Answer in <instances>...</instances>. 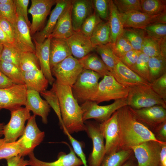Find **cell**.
Segmentation results:
<instances>
[{
  "label": "cell",
  "mask_w": 166,
  "mask_h": 166,
  "mask_svg": "<svg viewBox=\"0 0 166 166\" xmlns=\"http://www.w3.org/2000/svg\"><path fill=\"white\" fill-rule=\"evenodd\" d=\"M117 111L121 149H131L134 146L149 140L163 142L158 140L152 131L136 119L128 106H123Z\"/></svg>",
  "instance_id": "obj_1"
},
{
  "label": "cell",
  "mask_w": 166,
  "mask_h": 166,
  "mask_svg": "<svg viewBox=\"0 0 166 166\" xmlns=\"http://www.w3.org/2000/svg\"><path fill=\"white\" fill-rule=\"evenodd\" d=\"M52 89L56 93L59 99L63 125L70 134L85 130L83 120V111L72 93V87L60 85L55 81Z\"/></svg>",
  "instance_id": "obj_2"
},
{
  "label": "cell",
  "mask_w": 166,
  "mask_h": 166,
  "mask_svg": "<svg viewBox=\"0 0 166 166\" xmlns=\"http://www.w3.org/2000/svg\"><path fill=\"white\" fill-rule=\"evenodd\" d=\"M101 77L96 72L83 69L71 87L73 96L79 104L91 101L97 91Z\"/></svg>",
  "instance_id": "obj_3"
},
{
  "label": "cell",
  "mask_w": 166,
  "mask_h": 166,
  "mask_svg": "<svg viewBox=\"0 0 166 166\" xmlns=\"http://www.w3.org/2000/svg\"><path fill=\"white\" fill-rule=\"evenodd\" d=\"M127 100V105L134 109L155 105H161L166 109V103L153 91L150 85L129 89Z\"/></svg>",
  "instance_id": "obj_4"
},
{
  "label": "cell",
  "mask_w": 166,
  "mask_h": 166,
  "mask_svg": "<svg viewBox=\"0 0 166 166\" xmlns=\"http://www.w3.org/2000/svg\"><path fill=\"white\" fill-rule=\"evenodd\" d=\"M129 89L117 81L111 75L103 77L91 101L98 104L104 101L127 98Z\"/></svg>",
  "instance_id": "obj_5"
},
{
  "label": "cell",
  "mask_w": 166,
  "mask_h": 166,
  "mask_svg": "<svg viewBox=\"0 0 166 166\" xmlns=\"http://www.w3.org/2000/svg\"><path fill=\"white\" fill-rule=\"evenodd\" d=\"M126 105L127 98L117 100L110 104L104 106L99 105L94 101H88L80 106L83 111L84 121L93 119L101 123L109 119L119 109Z\"/></svg>",
  "instance_id": "obj_6"
},
{
  "label": "cell",
  "mask_w": 166,
  "mask_h": 166,
  "mask_svg": "<svg viewBox=\"0 0 166 166\" xmlns=\"http://www.w3.org/2000/svg\"><path fill=\"white\" fill-rule=\"evenodd\" d=\"M83 69L78 59L71 55L53 66L51 72L57 83L72 87Z\"/></svg>",
  "instance_id": "obj_7"
},
{
  "label": "cell",
  "mask_w": 166,
  "mask_h": 166,
  "mask_svg": "<svg viewBox=\"0 0 166 166\" xmlns=\"http://www.w3.org/2000/svg\"><path fill=\"white\" fill-rule=\"evenodd\" d=\"M85 131L92 140L93 148L88 160V166H100L105 155V143L99 123L91 121H84Z\"/></svg>",
  "instance_id": "obj_8"
},
{
  "label": "cell",
  "mask_w": 166,
  "mask_h": 166,
  "mask_svg": "<svg viewBox=\"0 0 166 166\" xmlns=\"http://www.w3.org/2000/svg\"><path fill=\"white\" fill-rule=\"evenodd\" d=\"M166 143L149 140L132 147L137 166H159L161 146Z\"/></svg>",
  "instance_id": "obj_9"
},
{
  "label": "cell",
  "mask_w": 166,
  "mask_h": 166,
  "mask_svg": "<svg viewBox=\"0 0 166 166\" xmlns=\"http://www.w3.org/2000/svg\"><path fill=\"white\" fill-rule=\"evenodd\" d=\"M11 117L8 123L4 126L3 138L6 142H13L22 135L25 124L31 116L30 111L25 107H20L10 111Z\"/></svg>",
  "instance_id": "obj_10"
},
{
  "label": "cell",
  "mask_w": 166,
  "mask_h": 166,
  "mask_svg": "<svg viewBox=\"0 0 166 166\" xmlns=\"http://www.w3.org/2000/svg\"><path fill=\"white\" fill-rule=\"evenodd\" d=\"M36 116H31L24 132L17 141L22 149L20 156L22 157L28 155L33 152L34 148L43 140L45 136L44 132L41 131L38 128L36 121Z\"/></svg>",
  "instance_id": "obj_11"
},
{
  "label": "cell",
  "mask_w": 166,
  "mask_h": 166,
  "mask_svg": "<svg viewBox=\"0 0 166 166\" xmlns=\"http://www.w3.org/2000/svg\"><path fill=\"white\" fill-rule=\"evenodd\" d=\"M128 107L136 119L152 132L166 121V109L162 106L155 105L138 109Z\"/></svg>",
  "instance_id": "obj_12"
},
{
  "label": "cell",
  "mask_w": 166,
  "mask_h": 166,
  "mask_svg": "<svg viewBox=\"0 0 166 166\" xmlns=\"http://www.w3.org/2000/svg\"><path fill=\"white\" fill-rule=\"evenodd\" d=\"M27 89L25 85L17 84L0 88V111L5 109L10 112L25 106Z\"/></svg>",
  "instance_id": "obj_13"
},
{
  "label": "cell",
  "mask_w": 166,
  "mask_h": 166,
  "mask_svg": "<svg viewBox=\"0 0 166 166\" xmlns=\"http://www.w3.org/2000/svg\"><path fill=\"white\" fill-rule=\"evenodd\" d=\"M100 129L105 140V154L120 149V140L117 111L106 121L99 123Z\"/></svg>",
  "instance_id": "obj_14"
},
{
  "label": "cell",
  "mask_w": 166,
  "mask_h": 166,
  "mask_svg": "<svg viewBox=\"0 0 166 166\" xmlns=\"http://www.w3.org/2000/svg\"><path fill=\"white\" fill-rule=\"evenodd\" d=\"M17 18L13 25L14 32L13 46L22 52L35 54V47L32 41L30 28L22 15L16 10Z\"/></svg>",
  "instance_id": "obj_15"
},
{
  "label": "cell",
  "mask_w": 166,
  "mask_h": 166,
  "mask_svg": "<svg viewBox=\"0 0 166 166\" xmlns=\"http://www.w3.org/2000/svg\"><path fill=\"white\" fill-rule=\"evenodd\" d=\"M57 0H31L28 10L32 17L30 27L31 36H33L43 25L52 6Z\"/></svg>",
  "instance_id": "obj_16"
},
{
  "label": "cell",
  "mask_w": 166,
  "mask_h": 166,
  "mask_svg": "<svg viewBox=\"0 0 166 166\" xmlns=\"http://www.w3.org/2000/svg\"><path fill=\"white\" fill-rule=\"evenodd\" d=\"M110 75L120 84L129 89L135 86L150 85V83L141 77L120 61Z\"/></svg>",
  "instance_id": "obj_17"
},
{
  "label": "cell",
  "mask_w": 166,
  "mask_h": 166,
  "mask_svg": "<svg viewBox=\"0 0 166 166\" xmlns=\"http://www.w3.org/2000/svg\"><path fill=\"white\" fill-rule=\"evenodd\" d=\"M69 147L70 152L68 154L61 152L58 153L57 159L51 162L42 161L37 158L33 152L28 154L29 165L30 166H80L83 164L75 154L73 148L66 142H64Z\"/></svg>",
  "instance_id": "obj_18"
},
{
  "label": "cell",
  "mask_w": 166,
  "mask_h": 166,
  "mask_svg": "<svg viewBox=\"0 0 166 166\" xmlns=\"http://www.w3.org/2000/svg\"><path fill=\"white\" fill-rule=\"evenodd\" d=\"M25 107L31 111L33 115L42 118V122L46 124L50 107L47 102L40 97V93L34 90L27 89Z\"/></svg>",
  "instance_id": "obj_19"
},
{
  "label": "cell",
  "mask_w": 166,
  "mask_h": 166,
  "mask_svg": "<svg viewBox=\"0 0 166 166\" xmlns=\"http://www.w3.org/2000/svg\"><path fill=\"white\" fill-rule=\"evenodd\" d=\"M71 1L70 0H57L55 6L51 12L46 24L40 31L33 36V40L41 43L49 37L54 28L60 15Z\"/></svg>",
  "instance_id": "obj_20"
},
{
  "label": "cell",
  "mask_w": 166,
  "mask_h": 166,
  "mask_svg": "<svg viewBox=\"0 0 166 166\" xmlns=\"http://www.w3.org/2000/svg\"><path fill=\"white\" fill-rule=\"evenodd\" d=\"M71 18L74 32L80 31L86 19L93 12L92 0H73L72 1Z\"/></svg>",
  "instance_id": "obj_21"
},
{
  "label": "cell",
  "mask_w": 166,
  "mask_h": 166,
  "mask_svg": "<svg viewBox=\"0 0 166 166\" xmlns=\"http://www.w3.org/2000/svg\"><path fill=\"white\" fill-rule=\"evenodd\" d=\"M161 14L152 15L137 11L120 13L124 28L140 29H143L151 24L158 23V18Z\"/></svg>",
  "instance_id": "obj_22"
},
{
  "label": "cell",
  "mask_w": 166,
  "mask_h": 166,
  "mask_svg": "<svg viewBox=\"0 0 166 166\" xmlns=\"http://www.w3.org/2000/svg\"><path fill=\"white\" fill-rule=\"evenodd\" d=\"M66 40L72 56L78 60L94 50V47L90 38L84 35L80 31L74 32Z\"/></svg>",
  "instance_id": "obj_23"
},
{
  "label": "cell",
  "mask_w": 166,
  "mask_h": 166,
  "mask_svg": "<svg viewBox=\"0 0 166 166\" xmlns=\"http://www.w3.org/2000/svg\"><path fill=\"white\" fill-rule=\"evenodd\" d=\"M51 38L49 37L43 42L39 43L34 40L35 54L39 61L40 69L52 85L55 79L52 76L50 65L49 44Z\"/></svg>",
  "instance_id": "obj_24"
},
{
  "label": "cell",
  "mask_w": 166,
  "mask_h": 166,
  "mask_svg": "<svg viewBox=\"0 0 166 166\" xmlns=\"http://www.w3.org/2000/svg\"><path fill=\"white\" fill-rule=\"evenodd\" d=\"M72 1L59 17L54 28L49 36L50 38L66 39L74 33L71 15Z\"/></svg>",
  "instance_id": "obj_25"
},
{
  "label": "cell",
  "mask_w": 166,
  "mask_h": 166,
  "mask_svg": "<svg viewBox=\"0 0 166 166\" xmlns=\"http://www.w3.org/2000/svg\"><path fill=\"white\" fill-rule=\"evenodd\" d=\"M72 55L66 39L51 38L49 44L50 65L51 69L67 57Z\"/></svg>",
  "instance_id": "obj_26"
},
{
  "label": "cell",
  "mask_w": 166,
  "mask_h": 166,
  "mask_svg": "<svg viewBox=\"0 0 166 166\" xmlns=\"http://www.w3.org/2000/svg\"><path fill=\"white\" fill-rule=\"evenodd\" d=\"M23 76L27 89L34 90L39 93L46 90L49 81L41 69L23 72Z\"/></svg>",
  "instance_id": "obj_27"
},
{
  "label": "cell",
  "mask_w": 166,
  "mask_h": 166,
  "mask_svg": "<svg viewBox=\"0 0 166 166\" xmlns=\"http://www.w3.org/2000/svg\"><path fill=\"white\" fill-rule=\"evenodd\" d=\"M140 51L149 57L160 56L166 57V38L158 39L147 36Z\"/></svg>",
  "instance_id": "obj_28"
},
{
  "label": "cell",
  "mask_w": 166,
  "mask_h": 166,
  "mask_svg": "<svg viewBox=\"0 0 166 166\" xmlns=\"http://www.w3.org/2000/svg\"><path fill=\"white\" fill-rule=\"evenodd\" d=\"M78 60L83 69L96 72L101 77L110 75L108 69L101 58L94 53H91Z\"/></svg>",
  "instance_id": "obj_29"
},
{
  "label": "cell",
  "mask_w": 166,
  "mask_h": 166,
  "mask_svg": "<svg viewBox=\"0 0 166 166\" xmlns=\"http://www.w3.org/2000/svg\"><path fill=\"white\" fill-rule=\"evenodd\" d=\"M109 15L108 22L111 37V43L113 44L117 38L122 34L124 27L120 13L112 0H108Z\"/></svg>",
  "instance_id": "obj_30"
},
{
  "label": "cell",
  "mask_w": 166,
  "mask_h": 166,
  "mask_svg": "<svg viewBox=\"0 0 166 166\" xmlns=\"http://www.w3.org/2000/svg\"><path fill=\"white\" fill-rule=\"evenodd\" d=\"M94 50L100 55L110 73L112 72L120 61L114 52L112 44L110 43L96 46L94 47Z\"/></svg>",
  "instance_id": "obj_31"
},
{
  "label": "cell",
  "mask_w": 166,
  "mask_h": 166,
  "mask_svg": "<svg viewBox=\"0 0 166 166\" xmlns=\"http://www.w3.org/2000/svg\"><path fill=\"white\" fill-rule=\"evenodd\" d=\"M90 39L94 47L111 43V34L108 21H102L99 23L94 30Z\"/></svg>",
  "instance_id": "obj_32"
},
{
  "label": "cell",
  "mask_w": 166,
  "mask_h": 166,
  "mask_svg": "<svg viewBox=\"0 0 166 166\" xmlns=\"http://www.w3.org/2000/svg\"><path fill=\"white\" fill-rule=\"evenodd\" d=\"M131 149H120L105 154L100 166H122L133 155Z\"/></svg>",
  "instance_id": "obj_33"
},
{
  "label": "cell",
  "mask_w": 166,
  "mask_h": 166,
  "mask_svg": "<svg viewBox=\"0 0 166 166\" xmlns=\"http://www.w3.org/2000/svg\"><path fill=\"white\" fill-rule=\"evenodd\" d=\"M122 34L131 44L133 49L140 51L144 40L147 36L142 29L124 28Z\"/></svg>",
  "instance_id": "obj_34"
},
{
  "label": "cell",
  "mask_w": 166,
  "mask_h": 166,
  "mask_svg": "<svg viewBox=\"0 0 166 166\" xmlns=\"http://www.w3.org/2000/svg\"><path fill=\"white\" fill-rule=\"evenodd\" d=\"M148 66L151 83L166 73V57L162 56L149 57Z\"/></svg>",
  "instance_id": "obj_35"
},
{
  "label": "cell",
  "mask_w": 166,
  "mask_h": 166,
  "mask_svg": "<svg viewBox=\"0 0 166 166\" xmlns=\"http://www.w3.org/2000/svg\"><path fill=\"white\" fill-rule=\"evenodd\" d=\"M0 70L14 84L25 85L22 71L14 65L0 60Z\"/></svg>",
  "instance_id": "obj_36"
},
{
  "label": "cell",
  "mask_w": 166,
  "mask_h": 166,
  "mask_svg": "<svg viewBox=\"0 0 166 166\" xmlns=\"http://www.w3.org/2000/svg\"><path fill=\"white\" fill-rule=\"evenodd\" d=\"M166 1L164 0H140L142 12L152 15L166 12Z\"/></svg>",
  "instance_id": "obj_37"
},
{
  "label": "cell",
  "mask_w": 166,
  "mask_h": 166,
  "mask_svg": "<svg viewBox=\"0 0 166 166\" xmlns=\"http://www.w3.org/2000/svg\"><path fill=\"white\" fill-rule=\"evenodd\" d=\"M22 151V147L17 141L8 143L3 138H0V160L20 156Z\"/></svg>",
  "instance_id": "obj_38"
},
{
  "label": "cell",
  "mask_w": 166,
  "mask_h": 166,
  "mask_svg": "<svg viewBox=\"0 0 166 166\" xmlns=\"http://www.w3.org/2000/svg\"><path fill=\"white\" fill-rule=\"evenodd\" d=\"M20 67L23 72L40 69L39 63L35 54L29 52L21 53Z\"/></svg>",
  "instance_id": "obj_39"
},
{
  "label": "cell",
  "mask_w": 166,
  "mask_h": 166,
  "mask_svg": "<svg viewBox=\"0 0 166 166\" xmlns=\"http://www.w3.org/2000/svg\"><path fill=\"white\" fill-rule=\"evenodd\" d=\"M21 52L11 44L3 45L0 56V60L12 64L20 68V61Z\"/></svg>",
  "instance_id": "obj_40"
},
{
  "label": "cell",
  "mask_w": 166,
  "mask_h": 166,
  "mask_svg": "<svg viewBox=\"0 0 166 166\" xmlns=\"http://www.w3.org/2000/svg\"><path fill=\"white\" fill-rule=\"evenodd\" d=\"M149 57L141 52L134 65L130 69L150 83L148 62Z\"/></svg>",
  "instance_id": "obj_41"
},
{
  "label": "cell",
  "mask_w": 166,
  "mask_h": 166,
  "mask_svg": "<svg viewBox=\"0 0 166 166\" xmlns=\"http://www.w3.org/2000/svg\"><path fill=\"white\" fill-rule=\"evenodd\" d=\"M48 103L53 110L59 120L61 128L63 124L61 118L60 106L58 96L55 91L52 88L51 89L40 93Z\"/></svg>",
  "instance_id": "obj_42"
},
{
  "label": "cell",
  "mask_w": 166,
  "mask_h": 166,
  "mask_svg": "<svg viewBox=\"0 0 166 166\" xmlns=\"http://www.w3.org/2000/svg\"><path fill=\"white\" fill-rule=\"evenodd\" d=\"M120 14L137 11L142 12L140 0H113Z\"/></svg>",
  "instance_id": "obj_43"
},
{
  "label": "cell",
  "mask_w": 166,
  "mask_h": 166,
  "mask_svg": "<svg viewBox=\"0 0 166 166\" xmlns=\"http://www.w3.org/2000/svg\"><path fill=\"white\" fill-rule=\"evenodd\" d=\"M102 21L94 11L84 22L80 31L90 38L95 27Z\"/></svg>",
  "instance_id": "obj_44"
},
{
  "label": "cell",
  "mask_w": 166,
  "mask_h": 166,
  "mask_svg": "<svg viewBox=\"0 0 166 166\" xmlns=\"http://www.w3.org/2000/svg\"><path fill=\"white\" fill-rule=\"evenodd\" d=\"M142 29L148 36L158 39L166 38V24L154 23Z\"/></svg>",
  "instance_id": "obj_45"
},
{
  "label": "cell",
  "mask_w": 166,
  "mask_h": 166,
  "mask_svg": "<svg viewBox=\"0 0 166 166\" xmlns=\"http://www.w3.org/2000/svg\"><path fill=\"white\" fill-rule=\"evenodd\" d=\"M112 45L115 54L119 58L128 52L133 49L129 41L122 34Z\"/></svg>",
  "instance_id": "obj_46"
},
{
  "label": "cell",
  "mask_w": 166,
  "mask_h": 166,
  "mask_svg": "<svg viewBox=\"0 0 166 166\" xmlns=\"http://www.w3.org/2000/svg\"><path fill=\"white\" fill-rule=\"evenodd\" d=\"M94 11L102 20L107 21L109 15L108 0H92Z\"/></svg>",
  "instance_id": "obj_47"
},
{
  "label": "cell",
  "mask_w": 166,
  "mask_h": 166,
  "mask_svg": "<svg viewBox=\"0 0 166 166\" xmlns=\"http://www.w3.org/2000/svg\"><path fill=\"white\" fill-rule=\"evenodd\" d=\"M153 91L166 103V73L150 84Z\"/></svg>",
  "instance_id": "obj_48"
},
{
  "label": "cell",
  "mask_w": 166,
  "mask_h": 166,
  "mask_svg": "<svg viewBox=\"0 0 166 166\" xmlns=\"http://www.w3.org/2000/svg\"><path fill=\"white\" fill-rule=\"evenodd\" d=\"M63 130L67 136L75 154L81 160L84 166H88L86 156L82 149V143L75 139L65 128Z\"/></svg>",
  "instance_id": "obj_49"
},
{
  "label": "cell",
  "mask_w": 166,
  "mask_h": 166,
  "mask_svg": "<svg viewBox=\"0 0 166 166\" xmlns=\"http://www.w3.org/2000/svg\"><path fill=\"white\" fill-rule=\"evenodd\" d=\"M0 17L5 18L12 25L15 23L17 14L14 2L9 4H0Z\"/></svg>",
  "instance_id": "obj_50"
},
{
  "label": "cell",
  "mask_w": 166,
  "mask_h": 166,
  "mask_svg": "<svg viewBox=\"0 0 166 166\" xmlns=\"http://www.w3.org/2000/svg\"><path fill=\"white\" fill-rule=\"evenodd\" d=\"M141 53L140 51L132 49L121 57L119 58L120 60L125 65L130 68L136 63Z\"/></svg>",
  "instance_id": "obj_51"
},
{
  "label": "cell",
  "mask_w": 166,
  "mask_h": 166,
  "mask_svg": "<svg viewBox=\"0 0 166 166\" xmlns=\"http://www.w3.org/2000/svg\"><path fill=\"white\" fill-rule=\"evenodd\" d=\"M0 27L6 34L13 45L14 37L13 25L5 18L0 17Z\"/></svg>",
  "instance_id": "obj_52"
},
{
  "label": "cell",
  "mask_w": 166,
  "mask_h": 166,
  "mask_svg": "<svg viewBox=\"0 0 166 166\" xmlns=\"http://www.w3.org/2000/svg\"><path fill=\"white\" fill-rule=\"evenodd\" d=\"M16 10L19 12L30 28V23L28 16L27 8L29 0H14Z\"/></svg>",
  "instance_id": "obj_53"
},
{
  "label": "cell",
  "mask_w": 166,
  "mask_h": 166,
  "mask_svg": "<svg viewBox=\"0 0 166 166\" xmlns=\"http://www.w3.org/2000/svg\"><path fill=\"white\" fill-rule=\"evenodd\" d=\"M152 132L158 140L166 142V121L157 126Z\"/></svg>",
  "instance_id": "obj_54"
},
{
  "label": "cell",
  "mask_w": 166,
  "mask_h": 166,
  "mask_svg": "<svg viewBox=\"0 0 166 166\" xmlns=\"http://www.w3.org/2000/svg\"><path fill=\"white\" fill-rule=\"evenodd\" d=\"M7 166H26L29 165L28 160L24 159L19 155L6 160Z\"/></svg>",
  "instance_id": "obj_55"
},
{
  "label": "cell",
  "mask_w": 166,
  "mask_h": 166,
  "mask_svg": "<svg viewBox=\"0 0 166 166\" xmlns=\"http://www.w3.org/2000/svg\"><path fill=\"white\" fill-rule=\"evenodd\" d=\"M15 84L0 70V88H9Z\"/></svg>",
  "instance_id": "obj_56"
},
{
  "label": "cell",
  "mask_w": 166,
  "mask_h": 166,
  "mask_svg": "<svg viewBox=\"0 0 166 166\" xmlns=\"http://www.w3.org/2000/svg\"><path fill=\"white\" fill-rule=\"evenodd\" d=\"M166 166V143L162 144L160 154L159 166Z\"/></svg>",
  "instance_id": "obj_57"
},
{
  "label": "cell",
  "mask_w": 166,
  "mask_h": 166,
  "mask_svg": "<svg viewBox=\"0 0 166 166\" xmlns=\"http://www.w3.org/2000/svg\"><path fill=\"white\" fill-rule=\"evenodd\" d=\"M0 44L2 45L11 44L9 38L0 27Z\"/></svg>",
  "instance_id": "obj_58"
},
{
  "label": "cell",
  "mask_w": 166,
  "mask_h": 166,
  "mask_svg": "<svg viewBox=\"0 0 166 166\" xmlns=\"http://www.w3.org/2000/svg\"><path fill=\"white\" fill-rule=\"evenodd\" d=\"M122 166H137V161L134 156L132 155Z\"/></svg>",
  "instance_id": "obj_59"
},
{
  "label": "cell",
  "mask_w": 166,
  "mask_h": 166,
  "mask_svg": "<svg viewBox=\"0 0 166 166\" xmlns=\"http://www.w3.org/2000/svg\"><path fill=\"white\" fill-rule=\"evenodd\" d=\"M14 2V0H0V4H9Z\"/></svg>",
  "instance_id": "obj_60"
},
{
  "label": "cell",
  "mask_w": 166,
  "mask_h": 166,
  "mask_svg": "<svg viewBox=\"0 0 166 166\" xmlns=\"http://www.w3.org/2000/svg\"><path fill=\"white\" fill-rule=\"evenodd\" d=\"M4 125V123H0V137L3 135V130Z\"/></svg>",
  "instance_id": "obj_61"
},
{
  "label": "cell",
  "mask_w": 166,
  "mask_h": 166,
  "mask_svg": "<svg viewBox=\"0 0 166 166\" xmlns=\"http://www.w3.org/2000/svg\"><path fill=\"white\" fill-rule=\"evenodd\" d=\"M3 49V45L0 44V56L2 53Z\"/></svg>",
  "instance_id": "obj_62"
}]
</instances>
